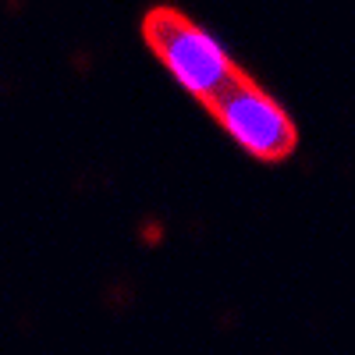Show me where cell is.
<instances>
[{"label": "cell", "instance_id": "obj_2", "mask_svg": "<svg viewBox=\"0 0 355 355\" xmlns=\"http://www.w3.org/2000/svg\"><path fill=\"white\" fill-rule=\"evenodd\" d=\"M206 110H210L217 117V125L256 160H284V157L295 153L299 135H295L288 110L277 100L266 96L245 75L231 78L220 93L206 103Z\"/></svg>", "mask_w": 355, "mask_h": 355}, {"label": "cell", "instance_id": "obj_1", "mask_svg": "<svg viewBox=\"0 0 355 355\" xmlns=\"http://www.w3.org/2000/svg\"><path fill=\"white\" fill-rule=\"evenodd\" d=\"M142 36L174 75V82L202 103H210L231 78L242 75L227 50L206 28H199L174 8H153L142 21Z\"/></svg>", "mask_w": 355, "mask_h": 355}]
</instances>
